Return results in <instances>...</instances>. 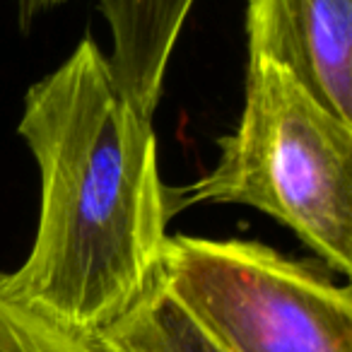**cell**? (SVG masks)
<instances>
[{
	"mask_svg": "<svg viewBox=\"0 0 352 352\" xmlns=\"http://www.w3.org/2000/svg\"><path fill=\"white\" fill-rule=\"evenodd\" d=\"M12 3H15L17 15H20L22 27H25V25H30L39 12L51 10V8H56V6H63L68 0H12Z\"/></svg>",
	"mask_w": 352,
	"mask_h": 352,
	"instance_id": "cell-8",
	"label": "cell"
},
{
	"mask_svg": "<svg viewBox=\"0 0 352 352\" xmlns=\"http://www.w3.org/2000/svg\"><path fill=\"white\" fill-rule=\"evenodd\" d=\"M160 283L222 352H352V292L261 241L169 236Z\"/></svg>",
	"mask_w": 352,
	"mask_h": 352,
	"instance_id": "cell-3",
	"label": "cell"
},
{
	"mask_svg": "<svg viewBox=\"0 0 352 352\" xmlns=\"http://www.w3.org/2000/svg\"><path fill=\"white\" fill-rule=\"evenodd\" d=\"M0 352H102V347L97 333L68 328L15 299L0 273Z\"/></svg>",
	"mask_w": 352,
	"mask_h": 352,
	"instance_id": "cell-7",
	"label": "cell"
},
{
	"mask_svg": "<svg viewBox=\"0 0 352 352\" xmlns=\"http://www.w3.org/2000/svg\"><path fill=\"white\" fill-rule=\"evenodd\" d=\"M102 352H222L160 278L116 323L97 333Z\"/></svg>",
	"mask_w": 352,
	"mask_h": 352,
	"instance_id": "cell-6",
	"label": "cell"
},
{
	"mask_svg": "<svg viewBox=\"0 0 352 352\" xmlns=\"http://www.w3.org/2000/svg\"><path fill=\"white\" fill-rule=\"evenodd\" d=\"M249 60L287 68L352 123V0H246Z\"/></svg>",
	"mask_w": 352,
	"mask_h": 352,
	"instance_id": "cell-4",
	"label": "cell"
},
{
	"mask_svg": "<svg viewBox=\"0 0 352 352\" xmlns=\"http://www.w3.org/2000/svg\"><path fill=\"white\" fill-rule=\"evenodd\" d=\"M217 147V164L179 188L182 210L198 203L256 208L292 230L328 270L350 275L352 123L287 68L249 60L241 118Z\"/></svg>",
	"mask_w": 352,
	"mask_h": 352,
	"instance_id": "cell-2",
	"label": "cell"
},
{
	"mask_svg": "<svg viewBox=\"0 0 352 352\" xmlns=\"http://www.w3.org/2000/svg\"><path fill=\"white\" fill-rule=\"evenodd\" d=\"M17 133L39 169V220L30 256L3 285L63 326L102 333L155 283L182 212L179 188L160 176L152 116L85 36L27 89Z\"/></svg>",
	"mask_w": 352,
	"mask_h": 352,
	"instance_id": "cell-1",
	"label": "cell"
},
{
	"mask_svg": "<svg viewBox=\"0 0 352 352\" xmlns=\"http://www.w3.org/2000/svg\"><path fill=\"white\" fill-rule=\"evenodd\" d=\"M196 0H99L111 30V68L131 99L152 116L169 58Z\"/></svg>",
	"mask_w": 352,
	"mask_h": 352,
	"instance_id": "cell-5",
	"label": "cell"
}]
</instances>
